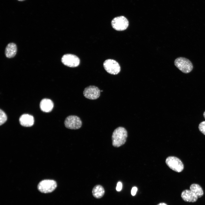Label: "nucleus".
Wrapping results in <instances>:
<instances>
[{"mask_svg":"<svg viewBox=\"0 0 205 205\" xmlns=\"http://www.w3.org/2000/svg\"><path fill=\"white\" fill-rule=\"evenodd\" d=\"M127 137V132L124 127H119L113 131L112 136L113 146L119 147L125 143Z\"/></svg>","mask_w":205,"mask_h":205,"instance_id":"1","label":"nucleus"},{"mask_svg":"<svg viewBox=\"0 0 205 205\" xmlns=\"http://www.w3.org/2000/svg\"><path fill=\"white\" fill-rule=\"evenodd\" d=\"M174 64L178 69L184 73L190 72L193 68L191 62L184 57H180L176 58Z\"/></svg>","mask_w":205,"mask_h":205,"instance_id":"2","label":"nucleus"},{"mask_svg":"<svg viewBox=\"0 0 205 205\" xmlns=\"http://www.w3.org/2000/svg\"><path fill=\"white\" fill-rule=\"evenodd\" d=\"M56 182L52 180H44L41 181L38 185V188L40 192L48 193L53 191L56 188Z\"/></svg>","mask_w":205,"mask_h":205,"instance_id":"3","label":"nucleus"},{"mask_svg":"<svg viewBox=\"0 0 205 205\" xmlns=\"http://www.w3.org/2000/svg\"><path fill=\"white\" fill-rule=\"evenodd\" d=\"M167 165L171 169L177 172H180L183 169L184 165L178 158L174 156H169L166 160Z\"/></svg>","mask_w":205,"mask_h":205,"instance_id":"4","label":"nucleus"},{"mask_svg":"<svg viewBox=\"0 0 205 205\" xmlns=\"http://www.w3.org/2000/svg\"><path fill=\"white\" fill-rule=\"evenodd\" d=\"M113 28L117 31H123L126 30L129 25L127 19L123 16L117 17L114 18L111 21Z\"/></svg>","mask_w":205,"mask_h":205,"instance_id":"5","label":"nucleus"},{"mask_svg":"<svg viewBox=\"0 0 205 205\" xmlns=\"http://www.w3.org/2000/svg\"><path fill=\"white\" fill-rule=\"evenodd\" d=\"M64 124L66 128L76 130L81 127L82 122L79 117L75 115H70L66 118Z\"/></svg>","mask_w":205,"mask_h":205,"instance_id":"6","label":"nucleus"},{"mask_svg":"<svg viewBox=\"0 0 205 205\" xmlns=\"http://www.w3.org/2000/svg\"><path fill=\"white\" fill-rule=\"evenodd\" d=\"M103 66L105 70L111 74H117L120 71V67L119 63L112 59L106 60L104 62Z\"/></svg>","mask_w":205,"mask_h":205,"instance_id":"7","label":"nucleus"},{"mask_svg":"<svg viewBox=\"0 0 205 205\" xmlns=\"http://www.w3.org/2000/svg\"><path fill=\"white\" fill-rule=\"evenodd\" d=\"M80 60L77 56L72 54L64 55L62 58V62L65 65L71 67L78 66L80 63Z\"/></svg>","mask_w":205,"mask_h":205,"instance_id":"8","label":"nucleus"},{"mask_svg":"<svg viewBox=\"0 0 205 205\" xmlns=\"http://www.w3.org/2000/svg\"><path fill=\"white\" fill-rule=\"evenodd\" d=\"M101 91L97 87L90 85L86 87L83 92L84 96L86 98L95 100L98 99L100 95Z\"/></svg>","mask_w":205,"mask_h":205,"instance_id":"9","label":"nucleus"},{"mask_svg":"<svg viewBox=\"0 0 205 205\" xmlns=\"http://www.w3.org/2000/svg\"><path fill=\"white\" fill-rule=\"evenodd\" d=\"M20 124L24 127H30L32 126L34 122V117L31 115L24 114L22 115L19 119Z\"/></svg>","mask_w":205,"mask_h":205,"instance_id":"10","label":"nucleus"},{"mask_svg":"<svg viewBox=\"0 0 205 205\" xmlns=\"http://www.w3.org/2000/svg\"><path fill=\"white\" fill-rule=\"evenodd\" d=\"M181 197L184 201L188 202H194L197 200L196 195L190 190H185L182 192Z\"/></svg>","mask_w":205,"mask_h":205,"instance_id":"11","label":"nucleus"},{"mask_svg":"<svg viewBox=\"0 0 205 205\" xmlns=\"http://www.w3.org/2000/svg\"><path fill=\"white\" fill-rule=\"evenodd\" d=\"M41 110L44 112H48L51 111L54 107L53 102L50 99H42L40 103Z\"/></svg>","mask_w":205,"mask_h":205,"instance_id":"12","label":"nucleus"},{"mask_svg":"<svg viewBox=\"0 0 205 205\" xmlns=\"http://www.w3.org/2000/svg\"><path fill=\"white\" fill-rule=\"evenodd\" d=\"M17 50V46L15 44L13 43L9 44L5 49L6 56L9 58L14 57L16 54Z\"/></svg>","mask_w":205,"mask_h":205,"instance_id":"13","label":"nucleus"},{"mask_svg":"<svg viewBox=\"0 0 205 205\" xmlns=\"http://www.w3.org/2000/svg\"><path fill=\"white\" fill-rule=\"evenodd\" d=\"M105 191L103 187L100 185L95 186L92 190L93 196L96 198H100L102 197L104 194Z\"/></svg>","mask_w":205,"mask_h":205,"instance_id":"14","label":"nucleus"},{"mask_svg":"<svg viewBox=\"0 0 205 205\" xmlns=\"http://www.w3.org/2000/svg\"><path fill=\"white\" fill-rule=\"evenodd\" d=\"M190 190L194 193L198 198L202 196L204 194L203 189L201 186L196 184H192L190 187Z\"/></svg>","mask_w":205,"mask_h":205,"instance_id":"15","label":"nucleus"},{"mask_svg":"<svg viewBox=\"0 0 205 205\" xmlns=\"http://www.w3.org/2000/svg\"><path fill=\"white\" fill-rule=\"evenodd\" d=\"M7 119L5 113L1 109L0 110V125H1L5 123Z\"/></svg>","mask_w":205,"mask_h":205,"instance_id":"16","label":"nucleus"},{"mask_svg":"<svg viewBox=\"0 0 205 205\" xmlns=\"http://www.w3.org/2000/svg\"><path fill=\"white\" fill-rule=\"evenodd\" d=\"M198 128L199 130L205 135V121H203L199 124Z\"/></svg>","mask_w":205,"mask_h":205,"instance_id":"17","label":"nucleus"},{"mask_svg":"<svg viewBox=\"0 0 205 205\" xmlns=\"http://www.w3.org/2000/svg\"><path fill=\"white\" fill-rule=\"evenodd\" d=\"M122 184L120 182H118L117 184L116 189L118 191H120L122 189Z\"/></svg>","mask_w":205,"mask_h":205,"instance_id":"18","label":"nucleus"},{"mask_svg":"<svg viewBox=\"0 0 205 205\" xmlns=\"http://www.w3.org/2000/svg\"><path fill=\"white\" fill-rule=\"evenodd\" d=\"M137 190V188L136 187L134 186L132 188L131 191V194L133 196L135 195L136 194Z\"/></svg>","mask_w":205,"mask_h":205,"instance_id":"19","label":"nucleus"},{"mask_svg":"<svg viewBox=\"0 0 205 205\" xmlns=\"http://www.w3.org/2000/svg\"><path fill=\"white\" fill-rule=\"evenodd\" d=\"M157 205H167L166 204L164 203H160Z\"/></svg>","mask_w":205,"mask_h":205,"instance_id":"20","label":"nucleus"},{"mask_svg":"<svg viewBox=\"0 0 205 205\" xmlns=\"http://www.w3.org/2000/svg\"><path fill=\"white\" fill-rule=\"evenodd\" d=\"M203 116L205 119V111L204 112V113H203Z\"/></svg>","mask_w":205,"mask_h":205,"instance_id":"21","label":"nucleus"},{"mask_svg":"<svg viewBox=\"0 0 205 205\" xmlns=\"http://www.w3.org/2000/svg\"><path fill=\"white\" fill-rule=\"evenodd\" d=\"M18 0V1H24V0Z\"/></svg>","mask_w":205,"mask_h":205,"instance_id":"22","label":"nucleus"}]
</instances>
